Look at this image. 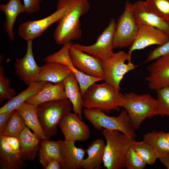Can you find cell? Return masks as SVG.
Returning a JSON list of instances; mask_svg holds the SVG:
<instances>
[{
  "mask_svg": "<svg viewBox=\"0 0 169 169\" xmlns=\"http://www.w3.org/2000/svg\"><path fill=\"white\" fill-rule=\"evenodd\" d=\"M62 7L65 11L58 22L53 38L57 44L63 45L81 38L80 18L89 11L90 5L88 0H58L57 8Z\"/></svg>",
  "mask_w": 169,
  "mask_h": 169,
  "instance_id": "obj_1",
  "label": "cell"
},
{
  "mask_svg": "<svg viewBox=\"0 0 169 169\" xmlns=\"http://www.w3.org/2000/svg\"><path fill=\"white\" fill-rule=\"evenodd\" d=\"M123 94L105 82L95 83L82 95L83 106L87 109H98L108 115L111 110H119Z\"/></svg>",
  "mask_w": 169,
  "mask_h": 169,
  "instance_id": "obj_2",
  "label": "cell"
},
{
  "mask_svg": "<svg viewBox=\"0 0 169 169\" xmlns=\"http://www.w3.org/2000/svg\"><path fill=\"white\" fill-rule=\"evenodd\" d=\"M102 134L106 140L103 163L107 169L125 168L127 151L135 139L116 130L103 129Z\"/></svg>",
  "mask_w": 169,
  "mask_h": 169,
  "instance_id": "obj_3",
  "label": "cell"
},
{
  "mask_svg": "<svg viewBox=\"0 0 169 169\" xmlns=\"http://www.w3.org/2000/svg\"><path fill=\"white\" fill-rule=\"evenodd\" d=\"M85 118L97 131L103 129L116 130L129 138L135 139L136 130L128 115L124 109L117 116H111L98 109L85 108L83 110Z\"/></svg>",
  "mask_w": 169,
  "mask_h": 169,
  "instance_id": "obj_4",
  "label": "cell"
},
{
  "mask_svg": "<svg viewBox=\"0 0 169 169\" xmlns=\"http://www.w3.org/2000/svg\"><path fill=\"white\" fill-rule=\"evenodd\" d=\"M72 104L68 100L45 102L37 105V114L46 139L57 135V127L64 115L70 111Z\"/></svg>",
  "mask_w": 169,
  "mask_h": 169,
  "instance_id": "obj_5",
  "label": "cell"
},
{
  "mask_svg": "<svg viewBox=\"0 0 169 169\" xmlns=\"http://www.w3.org/2000/svg\"><path fill=\"white\" fill-rule=\"evenodd\" d=\"M156 103V99L150 94L129 92L123 94L121 107L126 111L136 130L147 118L153 116Z\"/></svg>",
  "mask_w": 169,
  "mask_h": 169,
  "instance_id": "obj_6",
  "label": "cell"
},
{
  "mask_svg": "<svg viewBox=\"0 0 169 169\" xmlns=\"http://www.w3.org/2000/svg\"><path fill=\"white\" fill-rule=\"evenodd\" d=\"M102 65L104 81L118 91L120 89V83L125 74L136 67L129 60L128 53L122 51L114 53L102 62Z\"/></svg>",
  "mask_w": 169,
  "mask_h": 169,
  "instance_id": "obj_7",
  "label": "cell"
},
{
  "mask_svg": "<svg viewBox=\"0 0 169 169\" xmlns=\"http://www.w3.org/2000/svg\"><path fill=\"white\" fill-rule=\"evenodd\" d=\"M116 23L115 19L111 18L108 26L94 44L85 45L72 44V45L78 49L94 56L102 62L105 61L114 53L113 39Z\"/></svg>",
  "mask_w": 169,
  "mask_h": 169,
  "instance_id": "obj_8",
  "label": "cell"
},
{
  "mask_svg": "<svg viewBox=\"0 0 169 169\" xmlns=\"http://www.w3.org/2000/svg\"><path fill=\"white\" fill-rule=\"evenodd\" d=\"M139 25L125 7L116 23L113 39L114 49L130 47L135 40Z\"/></svg>",
  "mask_w": 169,
  "mask_h": 169,
  "instance_id": "obj_9",
  "label": "cell"
},
{
  "mask_svg": "<svg viewBox=\"0 0 169 169\" xmlns=\"http://www.w3.org/2000/svg\"><path fill=\"white\" fill-rule=\"evenodd\" d=\"M0 162L2 167L6 169H20L26 166L21 153L18 138L0 136Z\"/></svg>",
  "mask_w": 169,
  "mask_h": 169,
  "instance_id": "obj_10",
  "label": "cell"
},
{
  "mask_svg": "<svg viewBox=\"0 0 169 169\" xmlns=\"http://www.w3.org/2000/svg\"><path fill=\"white\" fill-rule=\"evenodd\" d=\"M64 11L65 8L64 7L57 8L55 12L44 18L23 23L18 28L19 35L27 41H33L40 37L51 25L58 23L63 16Z\"/></svg>",
  "mask_w": 169,
  "mask_h": 169,
  "instance_id": "obj_11",
  "label": "cell"
},
{
  "mask_svg": "<svg viewBox=\"0 0 169 169\" xmlns=\"http://www.w3.org/2000/svg\"><path fill=\"white\" fill-rule=\"evenodd\" d=\"M59 126L64 140L84 141L90 137V127L74 112L70 111L65 114Z\"/></svg>",
  "mask_w": 169,
  "mask_h": 169,
  "instance_id": "obj_12",
  "label": "cell"
},
{
  "mask_svg": "<svg viewBox=\"0 0 169 169\" xmlns=\"http://www.w3.org/2000/svg\"><path fill=\"white\" fill-rule=\"evenodd\" d=\"M125 7L131 12L139 25L146 24L154 27L169 37V22L148 10L146 8L144 1H138L132 4L127 1Z\"/></svg>",
  "mask_w": 169,
  "mask_h": 169,
  "instance_id": "obj_13",
  "label": "cell"
},
{
  "mask_svg": "<svg viewBox=\"0 0 169 169\" xmlns=\"http://www.w3.org/2000/svg\"><path fill=\"white\" fill-rule=\"evenodd\" d=\"M168 41L169 37L160 30L151 26L140 25L136 38L127 53L129 60L131 61L134 50L143 49L152 45H161Z\"/></svg>",
  "mask_w": 169,
  "mask_h": 169,
  "instance_id": "obj_14",
  "label": "cell"
},
{
  "mask_svg": "<svg viewBox=\"0 0 169 169\" xmlns=\"http://www.w3.org/2000/svg\"><path fill=\"white\" fill-rule=\"evenodd\" d=\"M27 49L25 56L17 59L14 64L15 73L19 79L26 85L37 82L40 66L36 63L33 51V41H27Z\"/></svg>",
  "mask_w": 169,
  "mask_h": 169,
  "instance_id": "obj_15",
  "label": "cell"
},
{
  "mask_svg": "<svg viewBox=\"0 0 169 169\" xmlns=\"http://www.w3.org/2000/svg\"><path fill=\"white\" fill-rule=\"evenodd\" d=\"M69 54L73 64L79 70L91 76L104 79L100 60L75 48L72 44Z\"/></svg>",
  "mask_w": 169,
  "mask_h": 169,
  "instance_id": "obj_16",
  "label": "cell"
},
{
  "mask_svg": "<svg viewBox=\"0 0 169 169\" xmlns=\"http://www.w3.org/2000/svg\"><path fill=\"white\" fill-rule=\"evenodd\" d=\"M146 68L149 75L146 77L152 90L169 87V55L160 57Z\"/></svg>",
  "mask_w": 169,
  "mask_h": 169,
  "instance_id": "obj_17",
  "label": "cell"
},
{
  "mask_svg": "<svg viewBox=\"0 0 169 169\" xmlns=\"http://www.w3.org/2000/svg\"><path fill=\"white\" fill-rule=\"evenodd\" d=\"M75 141L63 140L60 152L63 161V169H79L84 159L85 150L81 147H76Z\"/></svg>",
  "mask_w": 169,
  "mask_h": 169,
  "instance_id": "obj_18",
  "label": "cell"
},
{
  "mask_svg": "<svg viewBox=\"0 0 169 169\" xmlns=\"http://www.w3.org/2000/svg\"><path fill=\"white\" fill-rule=\"evenodd\" d=\"M67 99L63 82L53 84L47 82L38 92L25 102L38 105L47 102Z\"/></svg>",
  "mask_w": 169,
  "mask_h": 169,
  "instance_id": "obj_19",
  "label": "cell"
},
{
  "mask_svg": "<svg viewBox=\"0 0 169 169\" xmlns=\"http://www.w3.org/2000/svg\"><path fill=\"white\" fill-rule=\"evenodd\" d=\"M30 129L26 126L18 138L22 155L26 160L28 161H32L35 158L42 140Z\"/></svg>",
  "mask_w": 169,
  "mask_h": 169,
  "instance_id": "obj_20",
  "label": "cell"
},
{
  "mask_svg": "<svg viewBox=\"0 0 169 169\" xmlns=\"http://www.w3.org/2000/svg\"><path fill=\"white\" fill-rule=\"evenodd\" d=\"M72 70L67 66L58 63H46L40 66V71L37 82L45 81L54 84L63 82Z\"/></svg>",
  "mask_w": 169,
  "mask_h": 169,
  "instance_id": "obj_21",
  "label": "cell"
},
{
  "mask_svg": "<svg viewBox=\"0 0 169 169\" xmlns=\"http://www.w3.org/2000/svg\"><path fill=\"white\" fill-rule=\"evenodd\" d=\"M65 95L71 102L74 112L77 114L82 119L83 101L78 81L72 73L63 82Z\"/></svg>",
  "mask_w": 169,
  "mask_h": 169,
  "instance_id": "obj_22",
  "label": "cell"
},
{
  "mask_svg": "<svg viewBox=\"0 0 169 169\" xmlns=\"http://www.w3.org/2000/svg\"><path fill=\"white\" fill-rule=\"evenodd\" d=\"M0 10L4 14L5 20L4 27L10 39H14L13 26L18 16L25 12L23 4L21 0H9L6 4L0 5Z\"/></svg>",
  "mask_w": 169,
  "mask_h": 169,
  "instance_id": "obj_23",
  "label": "cell"
},
{
  "mask_svg": "<svg viewBox=\"0 0 169 169\" xmlns=\"http://www.w3.org/2000/svg\"><path fill=\"white\" fill-rule=\"evenodd\" d=\"M47 82L38 81L30 84L26 89L8 100L7 102L0 108V114L16 110L22 104L38 92Z\"/></svg>",
  "mask_w": 169,
  "mask_h": 169,
  "instance_id": "obj_24",
  "label": "cell"
},
{
  "mask_svg": "<svg viewBox=\"0 0 169 169\" xmlns=\"http://www.w3.org/2000/svg\"><path fill=\"white\" fill-rule=\"evenodd\" d=\"M105 145L103 140L100 139H96L92 142L86 150L88 156L83 160L81 168L99 169L103 162Z\"/></svg>",
  "mask_w": 169,
  "mask_h": 169,
  "instance_id": "obj_25",
  "label": "cell"
},
{
  "mask_svg": "<svg viewBox=\"0 0 169 169\" xmlns=\"http://www.w3.org/2000/svg\"><path fill=\"white\" fill-rule=\"evenodd\" d=\"M62 141H54L47 139L42 140L38 152V160L44 169H45L50 161L54 159L59 160L63 167L60 152Z\"/></svg>",
  "mask_w": 169,
  "mask_h": 169,
  "instance_id": "obj_26",
  "label": "cell"
},
{
  "mask_svg": "<svg viewBox=\"0 0 169 169\" xmlns=\"http://www.w3.org/2000/svg\"><path fill=\"white\" fill-rule=\"evenodd\" d=\"M23 118L26 126L42 139H46L37 114V105L24 102L16 110Z\"/></svg>",
  "mask_w": 169,
  "mask_h": 169,
  "instance_id": "obj_27",
  "label": "cell"
},
{
  "mask_svg": "<svg viewBox=\"0 0 169 169\" xmlns=\"http://www.w3.org/2000/svg\"><path fill=\"white\" fill-rule=\"evenodd\" d=\"M143 140L151 146L157 159L169 157V142L166 132L163 131L153 130L144 134Z\"/></svg>",
  "mask_w": 169,
  "mask_h": 169,
  "instance_id": "obj_28",
  "label": "cell"
},
{
  "mask_svg": "<svg viewBox=\"0 0 169 169\" xmlns=\"http://www.w3.org/2000/svg\"><path fill=\"white\" fill-rule=\"evenodd\" d=\"M26 126L22 116L17 111L14 110L8 119L3 134L0 136H5L18 138Z\"/></svg>",
  "mask_w": 169,
  "mask_h": 169,
  "instance_id": "obj_29",
  "label": "cell"
},
{
  "mask_svg": "<svg viewBox=\"0 0 169 169\" xmlns=\"http://www.w3.org/2000/svg\"><path fill=\"white\" fill-rule=\"evenodd\" d=\"M144 3L148 10L169 22V0H146Z\"/></svg>",
  "mask_w": 169,
  "mask_h": 169,
  "instance_id": "obj_30",
  "label": "cell"
},
{
  "mask_svg": "<svg viewBox=\"0 0 169 169\" xmlns=\"http://www.w3.org/2000/svg\"><path fill=\"white\" fill-rule=\"evenodd\" d=\"M132 146L146 164L152 165L155 163L157 159V156L153 148L148 143L143 140L140 141L135 140Z\"/></svg>",
  "mask_w": 169,
  "mask_h": 169,
  "instance_id": "obj_31",
  "label": "cell"
},
{
  "mask_svg": "<svg viewBox=\"0 0 169 169\" xmlns=\"http://www.w3.org/2000/svg\"><path fill=\"white\" fill-rule=\"evenodd\" d=\"M157 96V103L153 114L155 115L169 116V87L156 90Z\"/></svg>",
  "mask_w": 169,
  "mask_h": 169,
  "instance_id": "obj_32",
  "label": "cell"
},
{
  "mask_svg": "<svg viewBox=\"0 0 169 169\" xmlns=\"http://www.w3.org/2000/svg\"><path fill=\"white\" fill-rule=\"evenodd\" d=\"M72 44L71 42L63 45L59 51L45 57L44 61L46 63H59L67 66L71 61L69 50Z\"/></svg>",
  "mask_w": 169,
  "mask_h": 169,
  "instance_id": "obj_33",
  "label": "cell"
},
{
  "mask_svg": "<svg viewBox=\"0 0 169 169\" xmlns=\"http://www.w3.org/2000/svg\"><path fill=\"white\" fill-rule=\"evenodd\" d=\"M11 80L5 76L4 67H0V102L9 100L16 95L14 90L10 87Z\"/></svg>",
  "mask_w": 169,
  "mask_h": 169,
  "instance_id": "obj_34",
  "label": "cell"
},
{
  "mask_svg": "<svg viewBox=\"0 0 169 169\" xmlns=\"http://www.w3.org/2000/svg\"><path fill=\"white\" fill-rule=\"evenodd\" d=\"M146 164L135 151L132 145L128 149L126 154L125 168L127 169H143Z\"/></svg>",
  "mask_w": 169,
  "mask_h": 169,
  "instance_id": "obj_35",
  "label": "cell"
},
{
  "mask_svg": "<svg viewBox=\"0 0 169 169\" xmlns=\"http://www.w3.org/2000/svg\"><path fill=\"white\" fill-rule=\"evenodd\" d=\"M169 55V41L162 45H160L151 51L143 63L149 62L160 57Z\"/></svg>",
  "mask_w": 169,
  "mask_h": 169,
  "instance_id": "obj_36",
  "label": "cell"
},
{
  "mask_svg": "<svg viewBox=\"0 0 169 169\" xmlns=\"http://www.w3.org/2000/svg\"><path fill=\"white\" fill-rule=\"evenodd\" d=\"M43 0H23L25 12L29 15L37 12L40 9V3Z\"/></svg>",
  "mask_w": 169,
  "mask_h": 169,
  "instance_id": "obj_37",
  "label": "cell"
},
{
  "mask_svg": "<svg viewBox=\"0 0 169 169\" xmlns=\"http://www.w3.org/2000/svg\"><path fill=\"white\" fill-rule=\"evenodd\" d=\"M13 111L0 114V136L3 134Z\"/></svg>",
  "mask_w": 169,
  "mask_h": 169,
  "instance_id": "obj_38",
  "label": "cell"
},
{
  "mask_svg": "<svg viewBox=\"0 0 169 169\" xmlns=\"http://www.w3.org/2000/svg\"><path fill=\"white\" fill-rule=\"evenodd\" d=\"M61 162L58 160L54 159L50 161L47 165L45 169H62Z\"/></svg>",
  "mask_w": 169,
  "mask_h": 169,
  "instance_id": "obj_39",
  "label": "cell"
},
{
  "mask_svg": "<svg viewBox=\"0 0 169 169\" xmlns=\"http://www.w3.org/2000/svg\"><path fill=\"white\" fill-rule=\"evenodd\" d=\"M159 160L161 163L167 169H169V157L162 158Z\"/></svg>",
  "mask_w": 169,
  "mask_h": 169,
  "instance_id": "obj_40",
  "label": "cell"
},
{
  "mask_svg": "<svg viewBox=\"0 0 169 169\" xmlns=\"http://www.w3.org/2000/svg\"><path fill=\"white\" fill-rule=\"evenodd\" d=\"M166 136L167 139L169 142V132H166Z\"/></svg>",
  "mask_w": 169,
  "mask_h": 169,
  "instance_id": "obj_41",
  "label": "cell"
}]
</instances>
